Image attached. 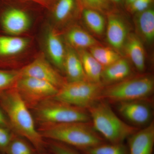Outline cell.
<instances>
[{
	"label": "cell",
	"instance_id": "1",
	"mask_svg": "<svg viewBox=\"0 0 154 154\" xmlns=\"http://www.w3.org/2000/svg\"><path fill=\"white\" fill-rule=\"evenodd\" d=\"M0 105L14 134L28 140L38 153L47 151L45 140L36 129L28 105L15 88L0 94Z\"/></svg>",
	"mask_w": 154,
	"mask_h": 154
},
{
	"label": "cell",
	"instance_id": "2",
	"mask_svg": "<svg viewBox=\"0 0 154 154\" xmlns=\"http://www.w3.org/2000/svg\"><path fill=\"white\" fill-rule=\"evenodd\" d=\"M88 122L42 124L39 132L44 138L82 150L105 142Z\"/></svg>",
	"mask_w": 154,
	"mask_h": 154
},
{
	"label": "cell",
	"instance_id": "3",
	"mask_svg": "<svg viewBox=\"0 0 154 154\" xmlns=\"http://www.w3.org/2000/svg\"><path fill=\"white\" fill-rule=\"evenodd\" d=\"M88 109L93 128L110 143H123L137 131L122 121L105 101H97Z\"/></svg>",
	"mask_w": 154,
	"mask_h": 154
},
{
	"label": "cell",
	"instance_id": "4",
	"mask_svg": "<svg viewBox=\"0 0 154 154\" xmlns=\"http://www.w3.org/2000/svg\"><path fill=\"white\" fill-rule=\"evenodd\" d=\"M37 121L42 124L70 122H88L90 114L85 109L58 101L53 97L33 107Z\"/></svg>",
	"mask_w": 154,
	"mask_h": 154
},
{
	"label": "cell",
	"instance_id": "5",
	"mask_svg": "<svg viewBox=\"0 0 154 154\" xmlns=\"http://www.w3.org/2000/svg\"><path fill=\"white\" fill-rule=\"evenodd\" d=\"M154 88V79L151 76L127 78L103 88L101 99L118 103L142 100L151 95Z\"/></svg>",
	"mask_w": 154,
	"mask_h": 154
},
{
	"label": "cell",
	"instance_id": "6",
	"mask_svg": "<svg viewBox=\"0 0 154 154\" xmlns=\"http://www.w3.org/2000/svg\"><path fill=\"white\" fill-rule=\"evenodd\" d=\"M104 87L102 83L89 80L66 82L58 90L54 99L67 104L86 109L101 99Z\"/></svg>",
	"mask_w": 154,
	"mask_h": 154
},
{
	"label": "cell",
	"instance_id": "7",
	"mask_svg": "<svg viewBox=\"0 0 154 154\" xmlns=\"http://www.w3.org/2000/svg\"><path fill=\"white\" fill-rule=\"evenodd\" d=\"M14 88L28 107H34L39 102L53 98L58 89L46 81L29 77H19Z\"/></svg>",
	"mask_w": 154,
	"mask_h": 154
},
{
	"label": "cell",
	"instance_id": "8",
	"mask_svg": "<svg viewBox=\"0 0 154 154\" xmlns=\"http://www.w3.org/2000/svg\"><path fill=\"white\" fill-rule=\"evenodd\" d=\"M19 71L20 76L32 77L46 81L55 86L58 90L66 82L42 57L37 58Z\"/></svg>",
	"mask_w": 154,
	"mask_h": 154
},
{
	"label": "cell",
	"instance_id": "9",
	"mask_svg": "<svg viewBox=\"0 0 154 154\" xmlns=\"http://www.w3.org/2000/svg\"><path fill=\"white\" fill-rule=\"evenodd\" d=\"M107 41L115 49L121 50L128 36L127 25L117 9L107 14Z\"/></svg>",
	"mask_w": 154,
	"mask_h": 154
},
{
	"label": "cell",
	"instance_id": "10",
	"mask_svg": "<svg viewBox=\"0 0 154 154\" xmlns=\"http://www.w3.org/2000/svg\"><path fill=\"white\" fill-rule=\"evenodd\" d=\"M128 154H153L154 145V122L137 131L128 137Z\"/></svg>",
	"mask_w": 154,
	"mask_h": 154
},
{
	"label": "cell",
	"instance_id": "11",
	"mask_svg": "<svg viewBox=\"0 0 154 154\" xmlns=\"http://www.w3.org/2000/svg\"><path fill=\"white\" fill-rule=\"evenodd\" d=\"M118 110L123 117L137 125L148 123L152 116L151 110L146 103L139 101H128L118 103Z\"/></svg>",
	"mask_w": 154,
	"mask_h": 154
},
{
	"label": "cell",
	"instance_id": "12",
	"mask_svg": "<svg viewBox=\"0 0 154 154\" xmlns=\"http://www.w3.org/2000/svg\"><path fill=\"white\" fill-rule=\"evenodd\" d=\"M2 25L7 33L17 35L26 32L29 29L30 20L25 11L14 8L9 9L3 14Z\"/></svg>",
	"mask_w": 154,
	"mask_h": 154
},
{
	"label": "cell",
	"instance_id": "13",
	"mask_svg": "<svg viewBox=\"0 0 154 154\" xmlns=\"http://www.w3.org/2000/svg\"><path fill=\"white\" fill-rule=\"evenodd\" d=\"M48 54L53 63L60 70H63L66 48L59 33L54 29H50L46 38Z\"/></svg>",
	"mask_w": 154,
	"mask_h": 154
},
{
	"label": "cell",
	"instance_id": "14",
	"mask_svg": "<svg viewBox=\"0 0 154 154\" xmlns=\"http://www.w3.org/2000/svg\"><path fill=\"white\" fill-rule=\"evenodd\" d=\"M123 48L138 70L143 71L145 67V54L143 45L138 36L134 34L128 35Z\"/></svg>",
	"mask_w": 154,
	"mask_h": 154
},
{
	"label": "cell",
	"instance_id": "15",
	"mask_svg": "<svg viewBox=\"0 0 154 154\" xmlns=\"http://www.w3.org/2000/svg\"><path fill=\"white\" fill-rule=\"evenodd\" d=\"M51 10L54 19L60 25L69 22L82 11L77 0H57Z\"/></svg>",
	"mask_w": 154,
	"mask_h": 154
},
{
	"label": "cell",
	"instance_id": "16",
	"mask_svg": "<svg viewBox=\"0 0 154 154\" xmlns=\"http://www.w3.org/2000/svg\"><path fill=\"white\" fill-rule=\"evenodd\" d=\"M63 70L66 72L69 82L88 80L79 56L73 48L70 47L66 48Z\"/></svg>",
	"mask_w": 154,
	"mask_h": 154
},
{
	"label": "cell",
	"instance_id": "17",
	"mask_svg": "<svg viewBox=\"0 0 154 154\" xmlns=\"http://www.w3.org/2000/svg\"><path fill=\"white\" fill-rule=\"evenodd\" d=\"M138 31L144 40L151 43L154 38V9L153 5L145 11L134 14Z\"/></svg>",
	"mask_w": 154,
	"mask_h": 154
},
{
	"label": "cell",
	"instance_id": "18",
	"mask_svg": "<svg viewBox=\"0 0 154 154\" xmlns=\"http://www.w3.org/2000/svg\"><path fill=\"white\" fill-rule=\"evenodd\" d=\"M65 37L69 47L79 50L98 45V42L92 35L77 26L70 28Z\"/></svg>",
	"mask_w": 154,
	"mask_h": 154
},
{
	"label": "cell",
	"instance_id": "19",
	"mask_svg": "<svg viewBox=\"0 0 154 154\" xmlns=\"http://www.w3.org/2000/svg\"><path fill=\"white\" fill-rule=\"evenodd\" d=\"M131 72L130 66L127 60L120 58L104 68L102 79L105 83L114 84L128 78Z\"/></svg>",
	"mask_w": 154,
	"mask_h": 154
},
{
	"label": "cell",
	"instance_id": "20",
	"mask_svg": "<svg viewBox=\"0 0 154 154\" xmlns=\"http://www.w3.org/2000/svg\"><path fill=\"white\" fill-rule=\"evenodd\" d=\"M79 51V55L87 79L93 82L102 83V75L104 67L90 52L85 49L80 50Z\"/></svg>",
	"mask_w": 154,
	"mask_h": 154
},
{
	"label": "cell",
	"instance_id": "21",
	"mask_svg": "<svg viewBox=\"0 0 154 154\" xmlns=\"http://www.w3.org/2000/svg\"><path fill=\"white\" fill-rule=\"evenodd\" d=\"M29 44L27 38L18 36H0V56L17 55L24 51Z\"/></svg>",
	"mask_w": 154,
	"mask_h": 154
},
{
	"label": "cell",
	"instance_id": "22",
	"mask_svg": "<svg viewBox=\"0 0 154 154\" xmlns=\"http://www.w3.org/2000/svg\"><path fill=\"white\" fill-rule=\"evenodd\" d=\"M84 22L93 33L97 35H102L106 27V22L103 14L90 9H83L81 11Z\"/></svg>",
	"mask_w": 154,
	"mask_h": 154
},
{
	"label": "cell",
	"instance_id": "23",
	"mask_svg": "<svg viewBox=\"0 0 154 154\" xmlns=\"http://www.w3.org/2000/svg\"><path fill=\"white\" fill-rule=\"evenodd\" d=\"M83 154H128L126 146L121 143L105 142L81 150Z\"/></svg>",
	"mask_w": 154,
	"mask_h": 154
},
{
	"label": "cell",
	"instance_id": "24",
	"mask_svg": "<svg viewBox=\"0 0 154 154\" xmlns=\"http://www.w3.org/2000/svg\"><path fill=\"white\" fill-rule=\"evenodd\" d=\"M38 153L28 140L15 134L7 148L5 154H37Z\"/></svg>",
	"mask_w": 154,
	"mask_h": 154
},
{
	"label": "cell",
	"instance_id": "25",
	"mask_svg": "<svg viewBox=\"0 0 154 154\" xmlns=\"http://www.w3.org/2000/svg\"><path fill=\"white\" fill-rule=\"evenodd\" d=\"M90 53L104 68L121 58L118 52L108 48L97 45L90 48Z\"/></svg>",
	"mask_w": 154,
	"mask_h": 154
},
{
	"label": "cell",
	"instance_id": "26",
	"mask_svg": "<svg viewBox=\"0 0 154 154\" xmlns=\"http://www.w3.org/2000/svg\"><path fill=\"white\" fill-rule=\"evenodd\" d=\"M81 10L90 9L107 14L115 11L116 8L110 0H77Z\"/></svg>",
	"mask_w": 154,
	"mask_h": 154
},
{
	"label": "cell",
	"instance_id": "27",
	"mask_svg": "<svg viewBox=\"0 0 154 154\" xmlns=\"http://www.w3.org/2000/svg\"><path fill=\"white\" fill-rule=\"evenodd\" d=\"M45 142L47 150L53 154H82L77 149L59 142L48 140Z\"/></svg>",
	"mask_w": 154,
	"mask_h": 154
},
{
	"label": "cell",
	"instance_id": "28",
	"mask_svg": "<svg viewBox=\"0 0 154 154\" xmlns=\"http://www.w3.org/2000/svg\"><path fill=\"white\" fill-rule=\"evenodd\" d=\"M19 77V71L0 70V91L14 85Z\"/></svg>",
	"mask_w": 154,
	"mask_h": 154
},
{
	"label": "cell",
	"instance_id": "29",
	"mask_svg": "<svg viewBox=\"0 0 154 154\" xmlns=\"http://www.w3.org/2000/svg\"><path fill=\"white\" fill-rule=\"evenodd\" d=\"M14 134L10 131V128L0 125V152L2 154H5Z\"/></svg>",
	"mask_w": 154,
	"mask_h": 154
},
{
	"label": "cell",
	"instance_id": "30",
	"mask_svg": "<svg viewBox=\"0 0 154 154\" xmlns=\"http://www.w3.org/2000/svg\"><path fill=\"white\" fill-rule=\"evenodd\" d=\"M153 2L154 0H135L126 8L131 14H137L151 7Z\"/></svg>",
	"mask_w": 154,
	"mask_h": 154
},
{
	"label": "cell",
	"instance_id": "31",
	"mask_svg": "<svg viewBox=\"0 0 154 154\" xmlns=\"http://www.w3.org/2000/svg\"><path fill=\"white\" fill-rule=\"evenodd\" d=\"M39 4L46 8L51 10L57 0H30Z\"/></svg>",
	"mask_w": 154,
	"mask_h": 154
},
{
	"label": "cell",
	"instance_id": "32",
	"mask_svg": "<svg viewBox=\"0 0 154 154\" xmlns=\"http://www.w3.org/2000/svg\"><path fill=\"white\" fill-rule=\"evenodd\" d=\"M0 125L10 128V124L7 116L2 109L0 108Z\"/></svg>",
	"mask_w": 154,
	"mask_h": 154
},
{
	"label": "cell",
	"instance_id": "33",
	"mask_svg": "<svg viewBox=\"0 0 154 154\" xmlns=\"http://www.w3.org/2000/svg\"><path fill=\"white\" fill-rule=\"evenodd\" d=\"M115 7L117 8L125 7V0H110Z\"/></svg>",
	"mask_w": 154,
	"mask_h": 154
},
{
	"label": "cell",
	"instance_id": "34",
	"mask_svg": "<svg viewBox=\"0 0 154 154\" xmlns=\"http://www.w3.org/2000/svg\"><path fill=\"white\" fill-rule=\"evenodd\" d=\"M135 0H125V8H126L131 5Z\"/></svg>",
	"mask_w": 154,
	"mask_h": 154
},
{
	"label": "cell",
	"instance_id": "35",
	"mask_svg": "<svg viewBox=\"0 0 154 154\" xmlns=\"http://www.w3.org/2000/svg\"><path fill=\"white\" fill-rule=\"evenodd\" d=\"M47 152V151H46L43 152L38 153V154H53L52 153L50 152L49 151H48L49 152L48 153Z\"/></svg>",
	"mask_w": 154,
	"mask_h": 154
},
{
	"label": "cell",
	"instance_id": "36",
	"mask_svg": "<svg viewBox=\"0 0 154 154\" xmlns=\"http://www.w3.org/2000/svg\"><path fill=\"white\" fill-rule=\"evenodd\" d=\"M0 154H2V153H1V152H0Z\"/></svg>",
	"mask_w": 154,
	"mask_h": 154
}]
</instances>
